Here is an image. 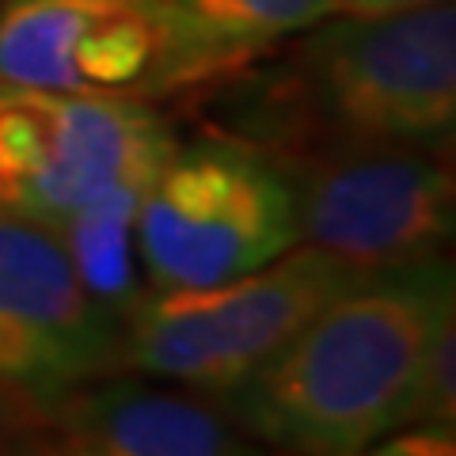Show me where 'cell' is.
<instances>
[{
    "label": "cell",
    "instance_id": "6da1fadb",
    "mask_svg": "<svg viewBox=\"0 0 456 456\" xmlns=\"http://www.w3.org/2000/svg\"><path fill=\"white\" fill-rule=\"evenodd\" d=\"M452 305L445 259L358 274L259 373L221 395L228 419L289 456H342L403 430L426 338Z\"/></svg>",
    "mask_w": 456,
    "mask_h": 456
},
{
    "label": "cell",
    "instance_id": "7a4b0ae2",
    "mask_svg": "<svg viewBox=\"0 0 456 456\" xmlns=\"http://www.w3.org/2000/svg\"><path fill=\"white\" fill-rule=\"evenodd\" d=\"M293 61L236 99L248 145L289 160L354 145L449 152L456 130L452 0L392 16H335L305 31Z\"/></svg>",
    "mask_w": 456,
    "mask_h": 456
},
{
    "label": "cell",
    "instance_id": "3957f363",
    "mask_svg": "<svg viewBox=\"0 0 456 456\" xmlns=\"http://www.w3.org/2000/svg\"><path fill=\"white\" fill-rule=\"evenodd\" d=\"M251 61L175 0H0V84L152 103Z\"/></svg>",
    "mask_w": 456,
    "mask_h": 456
},
{
    "label": "cell",
    "instance_id": "277c9868",
    "mask_svg": "<svg viewBox=\"0 0 456 456\" xmlns=\"http://www.w3.org/2000/svg\"><path fill=\"white\" fill-rule=\"evenodd\" d=\"M137 244L152 293L244 278L301 244L289 171L240 137L175 145L145 191Z\"/></svg>",
    "mask_w": 456,
    "mask_h": 456
},
{
    "label": "cell",
    "instance_id": "5b68a950",
    "mask_svg": "<svg viewBox=\"0 0 456 456\" xmlns=\"http://www.w3.org/2000/svg\"><path fill=\"white\" fill-rule=\"evenodd\" d=\"M354 278L358 270L297 244L209 289L149 293L122 323L118 373L179 380L221 399L259 373Z\"/></svg>",
    "mask_w": 456,
    "mask_h": 456
},
{
    "label": "cell",
    "instance_id": "8992f818",
    "mask_svg": "<svg viewBox=\"0 0 456 456\" xmlns=\"http://www.w3.org/2000/svg\"><path fill=\"white\" fill-rule=\"evenodd\" d=\"M301 244L373 270L441 259L456 224V179L441 152L335 141L289 160Z\"/></svg>",
    "mask_w": 456,
    "mask_h": 456
},
{
    "label": "cell",
    "instance_id": "52a82bcc",
    "mask_svg": "<svg viewBox=\"0 0 456 456\" xmlns=\"http://www.w3.org/2000/svg\"><path fill=\"white\" fill-rule=\"evenodd\" d=\"M175 145L152 103L0 84V217L57 228Z\"/></svg>",
    "mask_w": 456,
    "mask_h": 456
},
{
    "label": "cell",
    "instance_id": "ba28073f",
    "mask_svg": "<svg viewBox=\"0 0 456 456\" xmlns=\"http://www.w3.org/2000/svg\"><path fill=\"white\" fill-rule=\"evenodd\" d=\"M122 327L80 285L53 228L0 217V395L42 411L118 373Z\"/></svg>",
    "mask_w": 456,
    "mask_h": 456
},
{
    "label": "cell",
    "instance_id": "9c48e42d",
    "mask_svg": "<svg viewBox=\"0 0 456 456\" xmlns=\"http://www.w3.org/2000/svg\"><path fill=\"white\" fill-rule=\"evenodd\" d=\"M38 456H263L255 437L191 395L137 380H92L35 411Z\"/></svg>",
    "mask_w": 456,
    "mask_h": 456
},
{
    "label": "cell",
    "instance_id": "30bf717a",
    "mask_svg": "<svg viewBox=\"0 0 456 456\" xmlns=\"http://www.w3.org/2000/svg\"><path fill=\"white\" fill-rule=\"evenodd\" d=\"M149 183L152 175L126 179L53 228L80 285L118 327L152 293L145 281V266H141V244H137L141 202H145Z\"/></svg>",
    "mask_w": 456,
    "mask_h": 456
},
{
    "label": "cell",
    "instance_id": "8fae6325",
    "mask_svg": "<svg viewBox=\"0 0 456 456\" xmlns=\"http://www.w3.org/2000/svg\"><path fill=\"white\" fill-rule=\"evenodd\" d=\"M194 23L259 57L266 46L346 16L342 0H175Z\"/></svg>",
    "mask_w": 456,
    "mask_h": 456
},
{
    "label": "cell",
    "instance_id": "7c38bea8",
    "mask_svg": "<svg viewBox=\"0 0 456 456\" xmlns=\"http://www.w3.org/2000/svg\"><path fill=\"white\" fill-rule=\"evenodd\" d=\"M411 426H456V305L441 312L426 338Z\"/></svg>",
    "mask_w": 456,
    "mask_h": 456
},
{
    "label": "cell",
    "instance_id": "4fadbf2b",
    "mask_svg": "<svg viewBox=\"0 0 456 456\" xmlns=\"http://www.w3.org/2000/svg\"><path fill=\"white\" fill-rule=\"evenodd\" d=\"M342 456H456V430L452 426H403L380 445L373 441Z\"/></svg>",
    "mask_w": 456,
    "mask_h": 456
},
{
    "label": "cell",
    "instance_id": "5bb4252c",
    "mask_svg": "<svg viewBox=\"0 0 456 456\" xmlns=\"http://www.w3.org/2000/svg\"><path fill=\"white\" fill-rule=\"evenodd\" d=\"M342 4H346V16H392V12L441 4V0H342Z\"/></svg>",
    "mask_w": 456,
    "mask_h": 456
},
{
    "label": "cell",
    "instance_id": "9a60e30c",
    "mask_svg": "<svg viewBox=\"0 0 456 456\" xmlns=\"http://www.w3.org/2000/svg\"><path fill=\"white\" fill-rule=\"evenodd\" d=\"M4 411H8V399L0 395V426H4Z\"/></svg>",
    "mask_w": 456,
    "mask_h": 456
},
{
    "label": "cell",
    "instance_id": "2e32d148",
    "mask_svg": "<svg viewBox=\"0 0 456 456\" xmlns=\"http://www.w3.org/2000/svg\"><path fill=\"white\" fill-rule=\"evenodd\" d=\"M16 456H38V452H31V449H23V452H16Z\"/></svg>",
    "mask_w": 456,
    "mask_h": 456
}]
</instances>
